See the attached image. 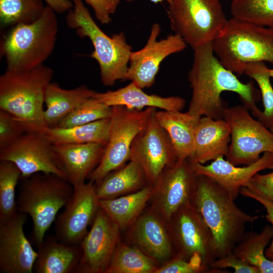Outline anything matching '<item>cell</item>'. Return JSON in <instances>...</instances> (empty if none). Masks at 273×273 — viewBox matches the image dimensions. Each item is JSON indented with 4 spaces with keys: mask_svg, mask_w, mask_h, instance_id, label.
Returning a JSON list of instances; mask_svg holds the SVG:
<instances>
[{
    "mask_svg": "<svg viewBox=\"0 0 273 273\" xmlns=\"http://www.w3.org/2000/svg\"><path fill=\"white\" fill-rule=\"evenodd\" d=\"M230 11L235 19L273 28V0H233Z\"/></svg>",
    "mask_w": 273,
    "mask_h": 273,
    "instance_id": "35",
    "label": "cell"
},
{
    "mask_svg": "<svg viewBox=\"0 0 273 273\" xmlns=\"http://www.w3.org/2000/svg\"><path fill=\"white\" fill-rule=\"evenodd\" d=\"M154 273H200L189 261L174 256L159 265Z\"/></svg>",
    "mask_w": 273,
    "mask_h": 273,
    "instance_id": "41",
    "label": "cell"
},
{
    "mask_svg": "<svg viewBox=\"0 0 273 273\" xmlns=\"http://www.w3.org/2000/svg\"><path fill=\"white\" fill-rule=\"evenodd\" d=\"M95 185L88 181L73 186L72 195L55 222V237L61 242L79 245L100 208Z\"/></svg>",
    "mask_w": 273,
    "mask_h": 273,
    "instance_id": "16",
    "label": "cell"
},
{
    "mask_svg": "<svg viewBox=\"0 0 273 273\" xmlns=\"http://www.w3.org/2000/svg\"><path fill=\"white\" fill-rule=\"evenodd\" d=\"M161 26L154 23L145 46L132 52L125 80H130L140 87H151L155 82L162 62L168 56L184 50L187 44L176 34L158 40Z\"/></svg>",
    "mask_w": 273,
    "mask_h": 273,
    "instance_id": "15",
    "label": "cell"
},
{
    "mask_svg": "<svg viewBox=\"0 0 273 273\" xmlns=\"http://www.w3.org/2000/svg\"><path fill=\"white\" fill-rule=\"evenodd\" d=\"M19 180L17 211L31 217L33 238L37 246L43 240L58 211L70 200L73 186L64 178L42 172L20 177Z\"/></svg>",
    "mask_w": 273,
    "mask_h": 273,
    "instance_id": "6",
    "label": "cell"
},
{
    "mask_svg": "<svg viewBox=\"0 0 273 273\" xmlns=\"http://www.w3.org/2000/svg\"><path fill=\"white\" fill-rule=\"evenodd\" d=\"M112 111V107L98 102L93 97L80 104L56 127L68 128L110 118Z\"/></svg>",
    "mask_w": 273,
    "mask_h": 273,
    "instance_id": "36",
    "label": "cell"
},
{
    "mask_svg": "<svg viewBox=\"0 0 273 273\" xmlns=\"http://www.w3.org/2000/svg\"><path fill=\"white\" fill-rule=\"evenodd\" d=\"M265 255L267 258L273 260V250L270 252L265 253Z\"/></svg>",
    "mask_w": 273,
    "mask_h": 273,
    "instance_id": "45",
    "label": "cell"
},
{
    "mask_svg": "<svg viewBox=\"0 0 273 273\" xmlns=\"http://www.w3.org/2000/svg\"><path fill=\"white\" fill-rule=\"evenodd\" d=\"M235 200L211 178L197 175L190 202L212 234L217 258L232 252L245 234L246 224L258 218L243 211Z\"/></svg>",
    "mask_w": 273,
    "mask_h": 273,
    "instance_id": "2",
    "label": "cell"
},
{
    "mask_svg": "<svg viewBox=\"0 0 273 273\" xmlns=\"http://www.w3.org/2000/svg\"><path fill=\"white\" fill-rule=\"evenodd\" d=\"M155 111L146 127L133 140L129 160L140 165L150 186L155 184L166 166L177 159L168 133L155 117Z\"/></svg>",
    "mask_w": 273,
    "mask_h": 273,
    "instance_id": "13",
    "label": "cell"
},
{
    "mask_svg": "<svg viewBox=\"0 0 273 273\" xmlns=\"http://www.w3.org/2000/svg\"><path fill=\"white\" fill-rule=\"evenodd\" d=\"M27 215L16 212L0 224V272L32 273L37 257L24 232Z\"/></svg>",
    "mask_w": 273,
    "mask_h": 273,
    "instance_id": "18",
    "label": "cell"
},
{
    "mask_svg": "<svg viewBox=\"0 0 273 273\" xmlns=\"http://www.w3.org/2000/svg\"><path fill=\"white\" fill-rule=\"evenodd\" d=\"M197 175L208 177L223 187L235 200L242 187H246L251 178L259 171L273 169V153L265 152L255 162L243 167L235 165L223 157H220L205 165L189 159Z\"/></svg>",
    "mask_w": 273,
    "mask_h": 273,
    "instance_id": "20",
    "label": "cell"
},
{
    "mask_svg": "<svg viewBox=\"0 0 273 273\" xmlns=\"http://www.w3.org/2000/svg\"><path fill=\"white\" fill-rule=\"evenodd\" d=\"M269 129L273 133V124L270 126Z\"/></svg>",
    "mask_w": 273,
    "mask_h": 273,
    "instance_id": "47",
    "label": "cell"
},
{
    "mask_svg": "<svg viewBox=\"0 0 273 273\" xmlns=\"http://www.w3.org/2000/svg\"><path fill=\"white\" fill-rule=\"evenodd\" d=\"M21 172L12 162L0 160V224L17 212L16 189Z\"/></svg>",
    "mask_w": 273,
    "mask_h": 273,
    "instance_id": "34",
    "label": "cell"
},
{
    "mask_svg": "<svg viewBox=\"0 0 273 273\" xmlns=\"http://www.w3.org/2000/svg\"><path fill=\"white\" fill-rule=\"evenodd\" d=\"M93 97L109 107L122 106L130 109L142 110L152 107L168 111H181L186 100L179 96L162 97L145 93L143 89L131 82L115 90L95 92Z\"/></svg>",
    "mask_w": 273,
    "mask_h": 273,
    "instance_id": "22",
    "label": "cell"
},
{
    "mask_svg": "<svg viewBox=\"0 0 273 273\" xmlns=\"http://www.w3.org/2000/svg\"><path fill=\"white\" fill-rule=\"evenodd\" d=\"M71 1L73 6L67 12L66 24L80 37H87L92 42L94 50L90 57L99 64L102 83L111 86L118 80H125L132 48L124 33L109 36L95 22L82 0Z\"/></svg>",
    "mask_w": 273,
    "mask_h": 273,
    "instance_id": "5",
    "label": "cell"
},
{
    "mask_svg": "<svg viewBox=\"0 0 273 273\" xmlns=\"http://www.w3.org/2000/svg\"><path fill=\"white\" fill-rule=\"evenodd\" d=\"M245 187L273 202V172L264 174H256Z\"/></svg>",
    "mask_w": 273,
    "mask_h": 273,
    "instance_id": "40",
    "label": "cell"
},
{
    "mask_svg": "<svg viewBox=\"0 0 273 273\" xmlns=\"http://www.w3.org/2000/svg\"><path fill=\"white\" fill-rule=\"evenodd\" d=\"M133 245L159 265L171 259L174 252L167 224L149 207L128 228Z\"/></svg>",
    "mask_w": 273,
    "mask_h": 273,
    "instance_id": "19",
    "label": "cell"
},
{
    "mask_svg": "<svg viewBox=\"0 0 273 273\" xmlns=\"http://www.w3.org/2000/svg\"><path fill=\"white\" fill-rule=\"evenodd\" d=\"M110 118L68 128L46 127L43 133L52 145L98 143L106 146Z\"/></svg>",
    "mask_w": 273,
    "mask_h": 273,
    "instance_id": "29",
    "label": "cell"
},
{
    "mask_svg": "<svg viewBox=\"0 0 273 273\" xmlns=\"http://www.w3.org/2000/svg\"><path fill=\"white\" fill-rule=\"evenodd\" d=\"M121 230L100 207L79 244L82 256L75 273H105L120 242Z\"/></svg>",
    "mask_w": 273,
    "mask_h": 273,
    "instance_id": "17",
    "label": "cell"
},
{
    "mask_svg": "<svg viewBox=\"0 0 273 273\" xmlns=\"http://www.w3.org/2000/svg\"><path fill=\"white\" fill-rule=\"evenodd\" d=\"M171 29L194 50L213 42L228 19L219 0H171Z\"/></svg>",
    "mask_w": 273,
    "mask_h": 273,
    "instance_id": "9",
    "label": "cell"
},
{
    "mask_svg": "<svg viewBox=\"0 0 273 273\" xmlns=\"http://www.w3.org/2000/svg\"><path fill=\"white\" fill-rule=\"evenodd\" d=\"M209 266L211 268L219 269L231 267L234 269L235 273H260L256 267L237 257L233 252L216 259Z\"/></svg>",
    "mask_w": 273,
    "mask_h": 273,
    "instance_id": "38",
    "label": "cell"
},
{
    "mask_svg": "<svg viewBox=\"0 0 273 273\" xmlns=\"http://www.w3.org/2000/svg\"><path fill=\"white\" fill-rule=\"evenodd\" d=\"M100 199H110L134 193L148 185L140 165L129 161L94 184Z\"/></svg>",
    "mask_w": 273,
    "mask_h": 273,
    "instance_id": "27",
    "label": "cell"
},
{
    "mask_svg": "<svg viewBox=\"0 0 273 273\" xmlns=\"http://www.w3.org/2000/svg\"><path fill=\"white\" fill-rule=\"evenodd\" d=\"M26 132V128L21 121L0 110V149L10 145Z\"/></svg>",
    "mask_w": 273,
    "mask_h": 273,
    "instance_id": "37",
    "label": "cell"
},
{
    "mask_svg": "<svg viewBox=\"0 0 273 273\" xmlns=\"http://www.w3.org/2000/svg\"><path fill=\"white\" fill-rule=\"evenodd\" d=\"M53 71L43 65L21 71L6 70L0 77V110L15 117L28 131L47 127L43 109Z\"/></svg>",
    "mask_w": 273,
    "mask_h": 273,
    "instance_id": "3",
    "label": "cell"
},
{
    "mask_svg": "<svg viewBox=\"0 0 273 273\" xmlns=\"http://www.w3.org/2000/svg\"><path fill=\"white\" fill-rule=\"evenodd\" d=\"M222 119L231 130V141L226 160L238 166L250 165L262 153H273V133L250 114L243 105L225 107Z\"/></svg>",
    "mask_w": 273,
    "mask_h": 273,
    "instance_id": "11",
    "label": "cell"
},
{
    "mask_svg": "<svg viewBox=\"0 0 273 273\" xmlns=\"http://www.w3.org/2000/svg\"><path fill=\"white\" fill-rule=\"evenodd\" d=\"M272 238V226L265 225L260 233H245L232 252L237 257L256 267L260 273H273V260L267 258L264 252Z\"/></svg>",
    "mask_w": 273,
    "mask_h": 273,
    "instance_id": "30",
    "label": "cell"
},
{
    "mask_svg": "<svg viewBox=\"0 0 273 273\" xmlns=\"http://www.w3.org/2000/svg\"><path fill=\"white\" fill-rule=\"evenodd\" d=\"M240 193L245 197L253 199L262 204L266 211L265 216L267 221L270 222L272 227V238L269 247L265 251V253L270 252L273 250V202L270 201L253 192L246 187H242Z\"/></svg>",
    "mask_w": 273,
    "mask_h": 273,
    "instance_id": "42",
    "label": "cell"
},
{
    "mask_svg": "<svg viewBox=\"0 0 273 273\" xmlns=\"http://www.w3.org/2000/svg\"><path fill=\"white\" fill-rule=\"evenodd\" d=\"M44 3L43 0H0L1 27L10 28L35 21L44 12Z\"/></svg>",
    "mask_w": 273,
    "mask_h": 273,
    "instance_id": "32",
    "label": "cell"
},
{
    "mask_svg": "<svg viewBox=\"0 0 273 273\" xmlns=\"http://www.w3.org/2000/svg\"><path fill=\"white\" fill-rule=\"evenodd\" d=\"M174 256L189 261L200 272H210L217 258L212 234L190 201L180 207L167 222Z\"/></svg>",
    "mask_w": 273,
    "mask_h": 273,
    "instance_id": "8",
    "label": "cell"
},
{
    "mask_svg": "<svg viewBox=\"0 0 273 273\" xmlns=\"http://www.w3.org/2000/svg\"><path fill=\"white\" fill-rule=\"evenodd\" d=\"M155 117L168 133L177 159H190L193 156L195 132L201 117L188 111H156Z\"/></svg>",
    "mask_w": 273,
    "mask_h": 273,
    "instance_id": "25",
    "label": "cell"
},
{
    "mask_svg": "<svg viewBox=\"0 0 273 273\" xmlns=\"http://www.w3.org/2000/svg\"><path fill=\"white\" fill-rule=\"evenodd\" d=\"M231 141V130L223 119L201 117L196 128L194 148L190 160L204 164L226 156Z\"/></svg>",
    "mask_w": 273,
    "mask_h": 273,
    "instance_id": "23",
    "label": "cell"
},
{
    "mask_svg": "<svg viewBox=\"0 0 273 273\" xmlns=\"http://www.w3.org/2000/svg\"><path fill=\"white\" fill-rule=\"evenodd\" d=\"M56 13L46 5L35 21L10 28L1 41V56L6 70L21 71L43 65L52 54L58 32Z\"/></svg>",
    "mask_w": 273,
    "mask_h": 273,
    "instance_id": "4",
    "label": "cell"
},
{
    "mask_svg": "<svg viewBox=\"0 0 273 273\" xmlns=\"http://www.w3.org/2000/svg\"><path fill=\"white\" fill-rule=\"evenodd\" d=\"M269 72L271 77H273V69H269Z\"/></svg>",
    "mask_w": 273,
    "mask_h": 273,
    "instance_id": "46",
    "label": "cell"
},
{
    "mask_svg": "<svg viewBox=\"0 0 273 273\" xmlns=\"http://www.w3.org/2000/svg\"><path fill=\"white\" fill-rule=\"evenodd\" d=\"M95 92L84 85L66 89L56 82H51L44 98L47 108L44 111V119L47 127H56L80 104L93 97Z\"/></svg>",
    "mask_w": 273,
    "mask_h": 273,
    "instance_id": "26",
    "label": "cell"
},
{
    "mask_svg": "<svg viewBox=\"0 0 273 273\" xmlns=\"http://www.w3.org/2000/svg\"><path fill=\"white\" fill-rule=\"evenodd\" d=\"M128 2H132L134 0H126ZM151 2H153L154 3H161L163 1H166L168 4L170 3L171 0H150Z\"/></svg>",
    "mask_w": 273,
    "mask_h": 273,
    "instance_id": "44",
    "label": "cell"
},
{
    "mask_svg": "<svg viewBox=\"0 0 273 273\" xmlns=\"http://www.w3.org/2000/svg\"><path fill=\"white\" fill-rule=\"evenodd\" d=\"M91 7L97 20L102 24L109 23L111 16L116 11L121 0H82Z\"/></svg>",
    "mask_w": 273,
    "mask_h": 273,
    "instance_id": "39",
    "label": "cell"
},
{
    "mask_svg": "<svg viewBox=\"0 0 273 273\" xmlns=\"http://www.w3.org/2000/svg\"><path fill=\"white\" fill-rule=\"evenodd\" d=\"M112 108L108 143L100 163L87 179L94 184L129 160L133 140L146 127L156 110L152 107L137 110L122 106Z\"/></svg>",
    "mask_w": 273,
    "mask_h": 273,
    "instance_id": "10",
    "label": "cell"
},
{
    "mask_svg": "<svg viewBox=\"0 0 273 273\" xmlns=\"http://www.w3.org/2000/svg\"><path fill=\"white\" fill-rule=\"evenodd\" d=\"M188 80L192 97L188 112L199 117L222 119L224 107L221 98L224 92L239 95L248 110L256 106L261 94L253 82H242L234 72L224 67L215 55L213 42L193 50Z\"/></svg>",
    "mask_w": 273,
    "mask_h": 273,
    "instance_id": "1",
    "label": "cell"
},
{
    "mask_svg": "<svg viewBox=\"0 0 273 273\" xmlns=\"http://www.w3.org/2000/svg\"><path fill=\"white\" fill-rule=\"evenodd\" d=\"M213 49L222 65L237 74H244L247 63L266 62L273 65V28L232 17L213 42Z\"/></svg>",
    "mask_w": 273,
    "mask_h": 273,
    "instance_id": "7",
    "label": "cell"
},
{
    "mask_svg": "<svg viewBox=\"0 0 273 273\" xmlns=\"http://www.w3.org/2000/svg\"><path fill=\"white\" fill-rule=\"evenodd\" d=\"M244 74L254 79L257 83L262 97L264 111L257 106L251 111L252 115L267 128L273 124V87L269 72V68L263 62L246 64L244 68Z\"/></svg>",
    "mask_w": 273,
    "mask_h": 273,
    "instance_id": "33",
    "label": "cell"
},
{
    "mask_svg": "<svg viewBox=\"0 0 273 273\" xmlns=\"http://www.w3.org/2000/svg\"><path fill=\"white\" fill-rule=\"evenodd\" d=\"M66 179L73 186L83 183L100 163L105 146L98 143L52 145Z\"/></svg>",
    "mask_w": 273,
    "mask_h": 273,
    "instance_id": "21",
    "label": "cell"
},
{
    "mask_svg": "<svg viewBox=\"0 0 273 273\" xmlns=\"http://www.w3.org/2000/svg\"><path fill=\"white\" fill-rule=\"evenodd\" d=\"M37 248V257L33 267L34 272L75 273L82 256L79 245L66 244L55 236H48L44 237Z\"/></svg>",
    "mask_w": 273,
    "mask_h": 273,
    "instance_id": "24",
    "label": "cell"
},
{
    "mask_svg": "<svg viewBox=\"0 0 273 273\" xmlns=\"http://www.w3.org/2000/svg\"><path fill=\"white\" fill-rule=\"evenodd\" d=\"M152 192L147 185L139 191L110 199H100V207L121 231L127 229L145 209Z\"/></svg>",
    "mask_w": 273,
    "mask_h": 273,
    "instance_id": "28",
    "label": "cell"
},
{
    "mask_svg": "<svg viewBox=\"0 0 273 273\" xmlns=\"http://www.w3.org/2000/svg\"><path fill=\"white\" fill-rule=\"evenodd\" d=\"M197 176L189 159H177L164 168L152 186L149 208L167 223L190 201Z\"/></svg>",
    "mask_w": 273,
    "mask_h": 273,
    "instance_id": "12",
    "label": "cell"
},
{
    "mask_svg": "<svg viewBox=\"0 0 273 273\" xmlns=\"http://www.w3.org/2000/svg\"><path fill=\"white\" fill-rule=\"evenodd\" d=\"M47 5L56 13L62 14L67 12L73 4L71 0H43Z\"/></svg>",
    "mask_w": 273,
    "mask_h": 273,
    "instance_id": "43",
    "label": "cell"
},
{
    "mask_svg": "<svg viewBox=\"0 0 273 273\" xmlns=\"http://www.w3.org/2000/svg\"><path fill=\"white\" fill-rule=\"evenodd\" d=\"M0 160L14 163L21 172L20 177L42 172L66 179L52 144L40 131L26 132L10 145L0 149Z\"/></svg>",
    "mask_w": 273,
    "mask_h": 273,
    "instance_id": "14",
    "label": "cell"
},
{
    "mask_svg": "<svg viewBox=\"0 0 273 273\" xmlns=\"http://www.w3.org/2000/svg\"><path fill=\"white\" fill-rule=\"evenodd\" d=\"M158 266L139 248L120 241L105 273H154Z\"/></svg>",
    "mask_w": 273,
    "mask_h": 273,
    "instance_id": "31",
    "label": "cell"
}]
</instances>
